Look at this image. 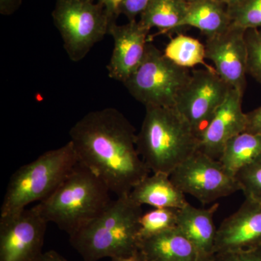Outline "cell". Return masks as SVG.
<instances>
[{"mask_svg": "<svg viewBox=\"0 0 261 261\" xmlns=\"http://www.w3.org/2000/svg\"><path fill=\"white\" fill-rule=\"evenodd\" d=\"M69 135L79 162L116 197L129 195L150 174L137 151L135 127L116 108L87 113L70 128Z\"/></svg>", "mask_w": 261, "mask_h": 261, "instance_id": "obj_1", "label": "cell"}, {"mask_svg": "<svg viewBox=\"0 0 261 261\" xmlns=\"http://www.w3.org/2000/svg\"><path fill=\"white\" fill-rule=\"evenodd\" d=\"M142 213V206L129 195L117 196L95 219L70 236V243L83 261L129 256L140 250Z\"/></svg>", "mask_w": 261, "mask_h": 261, "instance_id": "obj_2", "label": "cell"}, {"mask_svg": "<svg viewBox=\"0 0 261 261\" xmlns=\"http://www.w3.org/2000/svg\"><path fill=\"white\" fill-rule=\"evenodd\" d=\"M145 108L137 135V151L151 172L170 176L199 150L198 135L176 108Z\"/></svg>", "mask_w": 261, "mask_h": 261, "instance_id": "obj_3", "label": "cell"}, {"mask_svg": "<svg viewBox=\"0 0 261 261\" xmlns=\"http://www.w3.org/2000/svg\"><path fill=\"white\" fill-rule=\"evenodd\" d=\"M111 193L102 180L78 162L56 191L35 205L48 223L70 237L107 207Z\"/></svg>", "mask_w": 261, "mask_h": 261, "instance_id": "obj_4", "label": "cell"}, {"mask_svg": "<svg viewBox=\"0 0 261 261\" xmlns=\"http://www.w3.org/2000/svg\"><path fill=\"white\" fill-rule=\"evenodd\" d=\"M71 142L48 150L24 165L10 178L0 216H8L42 202L51 195L78 163Z\"/></svg>", "mask_w": 261, "mask_h": 261, "instance_id": "obj_5", "label": "cell"}, {"mask_svg": "<svg viewBox=\"0 0 261 261\" xmlns=\"http://www.w3.org/2000/svg\"><path fill=\"white\" fill-rule=\"evenodd\" d=\"M190 77L189 69L173 63L149 42L142 64L123 84L145 108H174Z\"/></svg>", "mask_w": 261, "mask_h": 261, "instance_id": "obj_6", "label": "cell"}, {"mask_svg": "<svg viewBox=\"0 0 261 261\" xmlns=\"http://www.w3.org/2000/svg\"><path fill=\"white\" fill-rule=\"evenodd\" d=\"M51 16L73 62L85 58L113 23L104 6L94 0H56Z\"/></svg>", "mask_w": 261, "mask_h": 261, "instance_id": "obj_7", "label": "cell"}, {"mask_svg": "<svg viewBox=\"0 0 261 261\" xmlns=\"http://www.w3.org/2000/svg\"><path fill=\"white\" fill-rule=\"evenodd\" d=\"M176 186L203 205L240 191L236 176L219 160L198 150L170 175Z\"/></svg>", "mask_w": 261, "mask_h": 261, "instance_id": "obj_8", "label": "cell"}, {"mask_svg": "<svg viewBox=\"0 0 261 261\" xmlns=\"http://www.w3.org/2000/svg\"><path fill=\"white\" fill-rule=\"evenodd\" d=\"M47 224L36 205L0 216V261H37Z\"/></svg>", "mask_w": 261, "mask_h": 261, "instance_id": "obj_9", "label": "cell"}, {"mask_svg": "<svg viewBox=\"0 0 261 261\" xmlns=\"http://www.w3.org/2000/svg\"><path fill=\"white\" fill-rule=\"evenodd\" d=\"M231 89L216 72L206 68L193 70L174 108L199 137Z\"/></svg>", "mask_w": 261, "mask_h": 261, "instance_id": "obj_10", "label": "cell"}, {"mask_svg": "<svg viewBox=\"0 0 261 261\" xmlns=\"http://www.w3.org/2000/svg\"><path fill=\"white\" fill-rule=\"evenodd\" d=\"M245 29L231 24L227 30L206 38V59L212 62L216 73L233 89L244 94L247 82Z\"/></svg>", "mask_w": 261, "mask_h": 261, "instance_id": "obj_11", "label": "cell"}, {"mask_svg": "<svg viewBox=\"0 0 261 261\" xmlns=\"http://www.w3.org/2000/svg\"><path fill=\"white\" fill-rule=\"evenodd\" d=\"M261 247V202L245 198L217 228L214 255Z\"/></svg>", "mask_w": 261, "mask_h": 261, "instance_id": "obj_12", "label": "cell"}, {"mask_svg": "<svg viewBox=\"0 0 261 261\" xmlns=\"http://www.w3.org/2000/svg\"><path fill=\"white\" fill-rule=\"evenodd\" d=\"M149 32L137 20L111 24L108 35L112 37L114 47L107 66L110 78L123 84L138 69L145 58Z\"/></svg>", "mask_w": 261, "mask_h": 261, "instance_id": "obj_13", "label": "cell"}, {"mask_svg": "<svg viewBox=\"0 0 261 261\" xmlns=\"http://www.w3.org/2000/svg\"><path fill=\"white\" fill-rule=\"evenodd\" d=\"M243 93L231 89L223 104L199 135V150L220 159L228 141L246 130L247 113L243 111Z\"/></svg>", "mask_w": 261, "mask_h": 261, "instance_id": "obj_14", "label": "cell"}, {"mask_svg": "<svg viewBox=\"0 0 261 261\" xmlns=\"http://www.w3.org/2000/svg\"><path fill=\"white\" fill-rule=\"evenodd\" d=\"M219 207V204L216 203L208 208H199L188 203L178 209L176 228L193 244L201 261L214 256L217 233L214 215Z\"/></svg>", "mask_w": 261, "mask_h": 261, "instance_id": "obj_15", "label": "cell"}, {"mask_svg": "<svg viewBox=\"0 0 261 261\" xmlns=\"http://www.w3.org/2000/svg\"><path fill=\"white\" fill-rule=\"evenodd\" d=\"M129 196L136 203L153 208L181 209L189 203L169 175L163 173L148 175L132 189Z\"/></svg>", "mask_w": 261, "mask_h": 261, "instance_id": "obj_16", "label": "cell"}, {"mask_svg": "<svg viewBox=\"0 0 261 261\" xmlns=\"http://www.w3.org/2000/svg\"><path fill=\"white\" fill-rule=\"evenodd\" d=\"M140 250L147 261H201L193 244L176 227L141 240Z\"/></svg>", "mask_w": 261, "mask_h": 261, "instance_id": "obj_17", "label": "cell"}, {"mask_svg": "<svg viewBox=\"0 0 261 261\" xmlns=\"http://www.w3.org/2000/svg\"><path fill=\"white\" fill-rule=\"evenodd\" d=\"M231 25L225 5L215 0H195L189 3L181 27H195L208 38L224 32Z\"/></svg>", "mask_w": 261, "mask_h": 261, "instance_id": "obj_18", "label": "cell"}, {"mask_svg": "<svg viewBox=\"0 0 261 261\" xmlns=\"http://www.w3.org/2000/svg\"><path fill=\"white\" fill-rule=\"evenodd\" d=\"M189 3L185 0H151L139 20L147 30L159 29V34H167L181 29Z\"/></svg>", "mask_w": 261, "mask_h": 261, "instance_id": "obj_19", "label": "cell"}, {"mask_svg": "<svg viewBox=\"0 0 261 261\" xmlns=\"http://www.w3.org/2000/svg\"><path fill=\"white\" fill-rule=\"evenodd\" d=\"M261 154V135L245 132L228 141L219 161L233 175L255 161Z\"/></svg>", "mask_w": 261, "mask_h": 261, "instance_id": "obj_20", "label": "cell"}, {"mask_svg": "<svg viewBox=\"0 0 261 261\" xmlns=\"http://www.w3.org/2000/svg\"><path fill=\"white\" fill-rule=\"evenodd\" d=\"M165 56L181 68H193L202 65L206 69L216 72L214 67L205 63V46L198 39L184 34L172 38L166 45Z\"/></svg>", "mask_w": 261, "mask_h": 261, "instance_id": "obj_21", "label": "cell"}, {"mask_svg": "<svg viewBox=\"0 0 261 261\" xmlns=\"http://www.w3.org/2000/svg\"><path fill=\"white\" fill-rule=\"evenodd\" d=\"M178 209L153 208L142 213L139 219L140 241L163 231L176 228L177 225Z\"/></svg>", "mask_w": 261, "mask_h": 261, "instance_id": "obj_22", "label": "cell"}, {"mask_svg": "<svg viewBox=\"0 0 261 261\" xmlns=\"http://www.w3.org/2000/svg\"><path fill=\"white\" fill-rule=\"evenodd\" d=\"M227 11L233 25L245 30L261 28V0H245Z\"/></svg>", "mask_w": 261, "mask_h": 261, "instance_id": "obj_23", "label": "cell"}, {"mask_svg": "<svg viewBox=\"0 0 261 261\" xmlns=\"http://www.w3.org/2000/svg\"><path fill=\"white\" fill-rule=\"evenodd\" d=\"M235 176L245 198L261 202V154Z\"/></svg>", "mask_w": 261, "mask_h": 261, "instance_id": "obj_24", "label": "cell"}, {"mask_svg": "<svg viewBox=\"0 0 261 261\" xmlns=\"http://www.w3.org/2000/svg\"><path fill=\"white\" fill-rule=\"evenodd\" d=\"M247 73L261 84V28L246 29Z\"/></svg>", "mask_w": 261, "mask_h": 261, "instance_id": "obj_25", "label": "cell"}, {"mask_svg": "<svg viewBox=\"0 0 261 261\" xmlns=\"http://www.w3.org/2000/svg\"><path fill=\"white\" fill-rule=\"evenodd\" d=\"M150 2L151 0H122L118 8V15H124L128 21L137 20V17L142 14Z\"/></svg>", "mask_w": 261, "mask_h": 261, "instance_id": "obj_26", "label": "cell"}, {"mask_svg": "<svg viewBox=\"0 0 261 261\" xmlns=\"http://www.w3.org/2000/svg\"><path fill=\"white\" fill-rule=\"evenodd\" d=\"M214 261H261V247L245 251L216 254Z\"/></svg>", "mask_w": 261, "mask_h": 261, "instance_id": "obj_27", "label": "cell"}, {"mask_svg": "<svg viewBox=\"0 0 261 261\" xmlns=\"http://www.w3.org/2000/svg\"><path fill=\"white\" fill-rule=\"evenodd\" d=\"M246 132L261 135V106L247 113Z\"/></svg>", "mask_w": 261, "mask_h": 261, "instance_id": "obj_28", "label": "cell"}, {"mask_svg": "<svg viewBox=\"0 0 261 261\" xmlns=\"http://www.w3.org/2000/svg\"><path fill=\"white\" fill-rule=\"evenodd\" d=\"M104 6L107 12L108 17L112 23H116V19L118 15V8L121 5L122 0H94Z\"/></svg>", "mask_w": 261, "mask_h": 261, "instance_id": "obj_29", "label": "cell"}, {"mask_svg": "<svg viewBox=\"0 0 261 261\" xmlns=\"http://www.w3.org/2000/svg\"><path fill=\"white\" fill-rule=\"evenodd\" d=\"M22 0H0V13L3 15H10L19 9Z\"/></svg>", "mask_w": 261, "mask_h": 261, "instance_id": "obj_30", "label": "cell"}, {"mask_svg": "<svg viewBox=\"0 0 261 261\" xmlns=\"http://www.w3.org/2000/svg\"><path fill=\"white\" fill-rule=\"evenodd\" d=\"M37 261H68L63 255L55 250L43 252Z\"/></svg>", "mask_w": 261, "mask_h": 261, "instance_id": "obj_31", "label": "cell"}, {"mask_svg": "<svg viewBox=\"0 0 261 261\" xmlns=\"http://www.w3.org/2000/svg\"><path fill=\"white\" fill-rule=\"evenodd\" d=\"M111 261H147V260L142 252L139 250L129 256L117 257V258L111 259Z\"/></svg>", "mask_w": 261, "mask_h": 261, "instance_id": "obj_32", "label": "cell"}, {"mask_svg": "<svg viewBox=\"0 0 261 261\" xmlns=\"http://www.w3.org/2000/svg\"><path fill=\"white\" fill-rule=\"evenodd\" d=\"M221 4L225 5L227 8H233L243 3L245 0H215Z\"/></svg>", "mask_w": 261, "mask_h": 261, "instance_id": "obj_33", "label": "cell"}, {"mask_svg": "<svg viewBox=\"0 0 261 261\" xmlns=\"http://www.w3.org/2000/svg\"><path fill=\"white\" fill-rule=\"evenodd\" d=\"M185 1H187V3H192V2L195 1V0H185Z\"/></svg>", "mask_w": 261, "mask_h": 261, "instance_id": "obj_34", "label": "cell"}, {"mask_svg": "<svg viewBox=\"0 0 261 261\" xmlns=\"http://www.w3.org/2000/svg\"><path fill=\"white\" fill-rule=\"evenodd\" d=\"M203 261H214V257H212V258H211V259H208V260H203Z\"/></svg>", "mask_w": 261, "mask_h": 261, "instance_id": "obj_35", "label": "cell"}]
</instances>
